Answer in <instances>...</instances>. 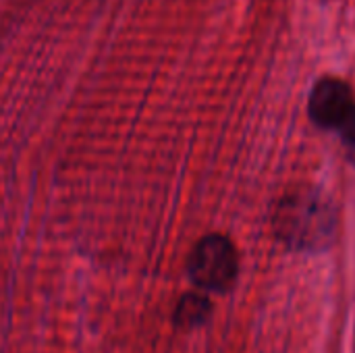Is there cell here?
I'll return each instance as SVG.
<instances>
[{"instance_id": "6da1fadb", "label": "cell", "mask_w": 355, "mask_h": 353, "mask_svg": "<svg viewBox=\"0 0 355 353\" xmlns=\"http://www.w3.org/2000/svg\"><path fill=\"white\" fill-rule=\"evenodd\" d=\"M275 237L291 252L318 254L333 246L339 231L335 202L318 187L300 185L272 206Z\"/></svg>"}, {"instance_id": "7a4b0ae2", "label": "cell", "mask_w": 355, "mask_h": 353, "mask_svg": "<svg viewBox=\"0 0 355 353\" xmlns=\"http://www.w3.org/2000/svg\"><path fill=\"white\" fill-rule=\"evenodd\" d=\"M187 273L193 285L204 291H229L239 275V252L227 235H206L191 250Z\"/></svg>"}, {"instance_id": "3957f363", "label": "cell", "mask_w": 355, "mask_h": 353, "mask_svg": "<svg viewBox=\"0 0 355 353\" xmlns=\"http://www.w3.org/2000/svg\"><path fill=\"white\" fill-rule=\"evenodd\" d=\"M355 112V94L352 85L341 77H320L308 98V117L310 121L324 129L341 133Z\"/></svg>"}, {"instance_id": "277c9868", "label": "cell", "mask_w": 355, "mask_h": 353, "mask_svg": "<svg viewBox=\"0 0 355 353\" xmlns=\"http://www.w3.org/2000/svg\"><path fill=\"white\" fill-rule=\"evenodd\" d=\"M212 312V304L206 295L200 293H187L181 298L175 310V325L179 329H196L208 320Z\"/></svg>"}, {"instance_id": "5b68a950", "label": "cell", "mask_w": 355, "mask_h": 353, "mask_svg": "<svg viewBox=\"0 0 355 353\" xmlns=\"http://www.w3.org/2000/svg\"><path fill=\"white\" fill-rule=\"evenodd\" d=\"M339 135L343 139V146H345V152H347L349 160L355 164V112L354 117H352V121L347 123V127Z\"/></svg>"}]
</instances>
